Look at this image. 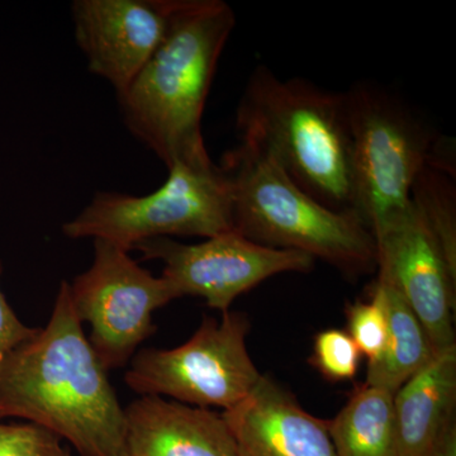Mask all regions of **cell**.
<instances>
[{"label":"cell","instance_id":"obj_3","mask_svg":"<svg viewBox=\"0 0 456 456\" xmlns=\"http://www.w3.org/2000/svg\"><path fill=\"white\" fill-rule=\"evenodd\" d=\"M236 128L241 142L265 152L318 202L358 215L344 92L256 66L237 106Z\"/></svg>","mask_w":456,"mask_h":456},{"label":"cell","instance_id":"obj_1","mask_svg":"<svg viewBox=\"0 0 456 456\" xmlns=\"http://www.w3.org/2000/svg\"><path fill=\"white\" fill-rule=\"evenodd\" d=\"M53 432L80 456H119L126 411L71 305L62 281L47 325L0 367V421Z\"/></svg>","mask_w":456,"mask_h":456},{"label":"cell","instance_id":"obj_4","mask_svg":"<svg viewBox=\"0 0 456 456\" xmlns=\"http://www.w3.org/2000/svg\"><path fill=\"white\" fill-rule=\"evenodd\" d=\"M230 183L233 230L279 250L299 251L358 279L377 270V245L358 215L318 202L265 152L241 142L222 158Z\"/></svg>","mask_w":456,"mask_h":456},{"label":"cell","instance_id":"obj_17","mask_svg":"<svg viewBox=\"0 0 456 456\" xmlns=\"http://www.w3.org/2000/svg\"><path fill=\"white\" fill-rule=\"evenodd\" d=\"M455 175L426 165L417 176L411 200L430 227L450 268L456 273Z\"/></svg>","mask_w":456,"mask_h":456},{"label":"cell","instance_id":"obj_11","mask_svg":"<svg viewBox=\"0 0 456 456\" xmlns=\"http://www.w3.org/2000/svg\"><path fill=\"white\" fill-rule=\"evenodd\" d=\"M71 18L90 73L119 97L164 40L169 0H75Z\"/></svg>","mask_w":456,"mask_h":456},{"label":"cell","instance_id":"obj_18","mask_svg":"<svg viewBox=\"0 0 456 456\" xmlns=\"http://www.w3.org/2000/svg\"><path fill=\"white\" fill-rule=\"evenodd\" d=\"M347 334L368 362L380 358L386 347L388 322L382 292L375 283L369 301H356L346 307Z\"/></svg>","mask_w":456,"mask_h":456},{"label":"cell","instance_id":"obj_19","mask_svg":"<svg viewBox=\"0 0 456 456\" xmlns=\"http://www.w3.org/2000/svg\"><path fill=\"white\" fill-rule=\"evenodd\" d=\"M362 358L358 346L345 330L327 329L314 338L310 362L326 380L338 383L356 377Z\"/></svg>","mask_w":456,"mask_h":456},{"label":"cell","instance_id":"obj_16","mask_svg":"<svg viewBox=\"0 0 456 456\" xmlns=\"http://www.w3.org/2000/svg\"><path fill=\"white\" fill-rule=\"evenodd\" d=\"M393 393L364 383L329 421L338 456H401Z\"/></svg>","mask_w":456,"mask_h":456},{"label":"cell","instance_id":"obj_6","mask_svg":"<svg viewBox=\"0 0 456 456\" xmlns=\"http://www.w3.org/2000/svg\"><path fill=\"white\" fill-rule=\"evenodd\" d=\"M167 171V182L145 196L97 191L62 224V233L71 240H104L130 253L158 237L209 239L233 230L230 183L220 165L212 159L178 161Z\"/></svg>","mask_w":456,"mask_h":456},{"label":"cell","instance_id":"obj_2","mask_svg":"<svg viewBox=\"0 0 456 456\" xmlns=\"http://www.w3.org/2000/svg\"><path fill=\"white\" fill-rule=\"evenodd\" d=\"M235 26V13L224 0H169L164 40L117 97L126 128L167 167L211 160L203 112Z\"/></svg>","mask_w":456,"mask_h":456},{"label":"cell","instance_id":"obj_13","mask_svg":"<svg viewBox=\"0 0 456 456\" xmlns=\"http://www.w3.org/2000/svg\"><path fill=\"white\" fill-rule=\"evenodd\" d=\"M119 456H239L222 413L155 395L131 402Z\"/></svg>","mask_w":456,"mask_h":456},{"label":"cell","instance_id":"obj_12","mask_svg":"<svg viewBox=\"0 0 456 456\" xmlns=\"http://www.w3.org/2000/svg\"><path fill=\"white\" fill-rule=\"evenodd\" d=\"M222 417L239 456H338L329 421L307 412L268 375Z\"/></svg>","mask_w":456,"mask_h":456},{"label":"cell","instance_id":"obj_21","mask_svg":"<svg viewBox=\"0 0 456 456\" xmlns=\"http://www.w3.org/2000/svg\"><path fill=\"white\" fill-rule=\"evenodd\" d=\"M2 261H0V277H2ZM37 330V327L25 325L18 318L0 287V367L9 355L23 342L29 340Z\"/></svg>","mask_w":456,"mask_h":456},{"label":"cell","instance_id":"obj_14","mask_svg":"<svg viewBox=\"0 0 456 456\" xmlns=\"http://www.w3.org/2000/svg\"><path fill=\"white\" fill-rule=\"evenodd\" d=\"M456 345L434 354L393 395L399 455L426 456L455 419Z\"/></svg>","mask_w":456,"mask_h":456},{"label":"cell","instance_id":"obj_22","mask_svg":"<svg viewBox=\"0 0 456 456\" xmlns=\"http://www.w3.org/2000/svg\"><path fill=\"white\" fill-rule=\"evenodd\" d=\"M426 456H456V419L444 428Z\"/></svg>","mask_w":456,"mask_h":456},{"label":"cell","instance_id":"obj_9","mask_svg":"<svg viewBox=\"0 0 456 456\" xmlns=\"http://www.w3.org/2000/svg\"><path fill=\"white\" fill-rule=\"evenodd\" d=\"M134 250L143 260L164 264L161 277L179 298L200 297L222 314L230 311L237 297L266 279L283 273H310L316 264L310 255L256 244L235 230L196 245L158 237L141 242Z\"/></svg>","mask_w":456,"mask_h":456},{"label":"cell","instance_id":"obj_8","mask_svg":"<svg viewBox=\"0 0 456 456\" xmlns=\"http://www.w3.org/2000/svg\"><path fill=\"white\" fill-rule=\"evenodd\" d=\"M92 265L68 281L71 305L88 323L90 346L107 371L126 367L156 331L152 314L179 299L169 281L154 277L118 246L93 240Z\"/></svg>","mask_w":456,"mask_h":456},{"label":"cell","instance_id":"obj_15","mask_svg":"<svg viewBox=\"0 0 456 456\" xmlns=\"http://www.w3.org/2000/svg\"><path fill=\"white\" fill-rule=\"evenodd\" d=\"M375 283L382 292L388 334L380 358L368 362L365 383L395 395L435 353L424 326L397 288L379 275Z\"/></svg>","mask_w":456,"mask_h":456},{"label":"cell","instance_id":"obj_5","mask_svg":"<svg viewBox=\"0 0 456 456\" xmlns=\"http://www.w3.org/2000/svg\"><path fill=\"white\" fill-rule=\"evenodd\" d=\"M344 97L353 145L356 213L374 233L407 208L417 176L441 136L419 110L380 84H354Z\"/></svg>","mask_w":456,"mask_h":456},{"label":"cell","instance_id":"obj_10","mask_svg":"<svg viewBox=\"0 0 456 456\" xmlns=\"http://www.w3.org/2000/svg\"><path fill=\"white\" fill-rule=\"evenodd\" d=\"M378 275L397 288L415 312L434 353L454 346L456 273L421 212L407 208L374 231Z\"/></svg>","mask_w":456,"mask_h":456},{"label":"cell","instance_id":"obj_20","mask_svg":"<svg viewBox=\"0 0 456 456\" xmlns=\"http://www.w3.org/2000/svg\"><path fill=\"white\" fill-rule=\"evenodd\" d=\"M0 456H71L61 439L40 426L0 421Z\"/></svg>","mask_w":456,"mask_h":456},{"label":"cell","instance_id":"obj_7","mask_svg":"<svg viewBox=\"0 0 456 456\" xmlns=\"http://www.w3.org/2000/svg\"><path fill=\"white\" fill-rule=\"evenodd\" d=\"M248 330L250 321L240 312H224L220 321L206 316L180 346L137 351L125 383L141 397H169L187 406L231 410L263 377L248 354Z\"/></svg>","mask_w":456,"mask_h":456}]
</instances>
